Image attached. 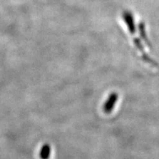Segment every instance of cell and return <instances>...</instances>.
Here are the masks:
<instances>
[{
    "label": "cell",
    "instance_id": "1",
    "mask_svg": "<svg viewBox=\"0 0 159 159\" xmlns=\"http://www.w3.org/2000/svg\"><path fill=\"white\" fill-rule=\"evenodd\" d=\"M122 19L125 21V25L128 27V31L130 32V34L135 35L136 32V27L133 13L129 11H125L122 13Z\"/></svg>",
    "mask_w": 159,
    "mask_h": 159
},
{
    "label": "cell",
    "instance_id": "2",
    "mask_svg": "<svg viewBox=\"0 0 159 159\" xmlns=\"http://www.w3.org/2000/svg\"><path fill=\"white\" fill-rule=\"evenodd\" d=\"M119 99V95L116 92H112L109 95L107 100L103 105V111L105 114H110L114 110L115 105Z\"/></svg>",
    "mask_w": 159,
    "mask_h": 159
},
{
    "label": "cell",
    "instance_id": "3",
    "mask_svg": "<svg viewBox=\"0 0 159 159\" xmlns=\"http://www.w3.org/2000/svg\"><path fill=\"white\" fill-rule=\"evenodd\" d=\"M139 35H140L141 39L144 42L148 45V47L149 48H152V45L150 42V40L148 39V35H147V32H146V29H145V25L144 22H140L139 25Z\"/></svg>",
    "mask_w": 159,
    "mask_h": 159
},
{
    "label": "cell",
    "instance_id": "4",
    "mask_svg": "<svg viewBox=\"0 0 159 159\" xmlns=\"http://www.w3.org/2000/svg\"><path fill=\"white\" fill-rule=\"evenodd\" d=\"M51 155V147L49 144H44L40 150L39 156L41 159H49Z\"/></svg>",
    "mask_w": 159,
    "mask_h": 159
}]
</instances>
